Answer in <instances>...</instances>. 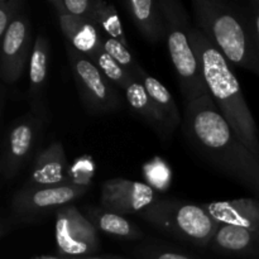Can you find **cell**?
Here are the masks:
<instances>
[{
    "instance_id": "obj_1",
    "label": "cell",
    "mask_w": 259,
    "mask_h": 259,
    "mask_svg": "<svg viewBox=\"0 0 259 259\" xmlns=\"http://www.w3.org/2000/svg\"><path fill=\"white\" fill-rule=\"evenodd\" d=\"M182 132L207 164L259 195V156L238 138L210 94L185 104Z\"/></svg>"
},
{
    "instance_id": "obj_2",
    "label": "cell",
    "mask_w": 259,
    "mask_h": 259,
    "mask_svg": "<svg viewBox=\"0 0 259 259\" xmlns=\"http://www.w3.org/2000/svg\"><path fill=\"white\" fill-rule=\"evenodd\" d=\"M209 94L238 138L259 156V133L253 114L229 61L197 27L190 32Z\"/></svg>"
},
{
    "instance_id": "obj_3",
    "label": "cell",
    "mask_w": 259,
    "mask_h": 259,
    "mask_svg": "<svg viewBox=\"0 0 259 259\" xmlns=\"http://www.w3.org/2000/svg\"><path fill=\"white\" fill-rule=\"evenodd\" d=\"M197 28L230 62L259 76V43L247 3L192 0Z\"/></svg>"
},
{
    "instance_id": "obj_4",
    "label": "cell",
    "mask_w": 259,
    "mask_h": 259,
    "mask_svg": "<svg viewBox=\"0 0 259 259\" xmlns=\"http://www.w3.org/2000/svg\"><path fill=\"white\" fill-rule=\"evenodd\" d=\"M166 19V42L185 104L209 94L201 66L190 42V17L179 0H158Z\"/></svg>"
},
{
    "instance_id": "obj_5",
    "label": "cell",
    "mask_w": 259,
    "mask_h": 259,
    "mask_svg": "<svg viewBox=\"0 0 259 259\" xmlns=\"http://www.w3.org/2000/svg\"><path fill=\"white\" fill-rule=\"evenodd\" d=\"M139 215L152 227L199 248H209L220 227L202 204L177 199H158Z\"/></svg>"
},
{
    "instance_id": "obj_6",
    "label": "cell",
    "mask_w": 259,
    "mask_h": 259,
    "mask_svg": "<svg viewBox=\"0 0 259 259\" xmlns=\"http://www.w3.org/2000/svg\"><path fill=\"white\" fill-rule=\"evenodd\" d=\"M65 43L71 72L86 111L93 115L115 113L123 105L115 85L104 76L88 56L78 52L68 42Z\"/></svg>"
},
{
    "instance_id": "obj_7",
    "label": "cell",
    "mask_w": 259,
    "mask_h": 259,
    "mask_svg": "<svg viewBox=\"0 0 259 259\" xmlns=\"http://www.w3.org/2000/svg\"><path fill=\"white\" fill-rule=\"evenodd\" d=\"M47 120V113L29 110L14 119L2 144L0 172L7 181L15 179L34 154Z\"/></svg>"
},
{
    "instance_id": "obj_8",
    "label": "cell",
    "mask_w": 259,
    "mask_h": 259,
    "mask_svg": "<svg viewBox=\"0 0 259 259\" xmlns=\"http://www.w3.org/2000/svg\"><path fill=\"white\" fill-rule=\"evenodd\" d=\"M89 191L77 185L37 190H18L10 200V220L15 224H33L51 212L72 204Z\"/></svg>"
},
{
    "instance_id": "obj_9",
    "label": "cell",
    "mask_w": 259,
    "mask_h": 259,
    "mask_svg": "<svg viewBox=\"0 0 259 259\" xmlns=\"http://www.w3.org/2000/svg\"><path fill=\"white\" fill-rule=\"evenodd\" d=\"M56 214V247L63 259L95 255L100 248L98 230L75 205L61 207Z\"/></svg>"
},
{
    "instance_id": "obj_10",
    "label": "cell",
    "mask_w": 259,
    "mask_h": 259,
    "mask_svg": "<svg viewBox=\"0 0 259 259\" xmlns=\"http://www.w3.org/2000/svg\"><path fill=\"white\" fill-rule=\"evenodd\" d=\"M34 46L32 22L23 13L2 37L0 77L5 85H13L23 76ZM30 60V58H29Z\"/></svg>"
},
{
    "instance_id": "obj_11",
    "label": "cell",
    "mask_w": 259,
    "mask_h": 259,
    "mask_svg": "<svg viewBox=\"0 0 259 259\" xmlns=\"http://www.w3.org/2000/svg\"><path fill=\"white\" fill-rule=\"evenodd\" d=\"M158 199L151 185L118 177L106 180L101 186L100 207L124 217L141 214Z\"/></svg>"
},
{
    "instance_id": "obj_12",
    "label": "cell",
    "mask_w": 259,
    "mask_h": 259,
    "mask_svg": "<svg viewBox=\"0 0 259 259\" xmlns=\"http://www.w3.org/2000/svg\"><path fill=\"white\" fill-rule=\"evenodd\" d=\"M68 163L61 142H55L38 152L30 164V172L19 190L50 189L73 185L68 176Z\"/></svg>"
},
{
    "instance_id": "obj_13",
    "label": "cell",
    "mask_w": 259,
    "mask_h": 259,
    "mask_svg": "<svg viewBox=\"0 0 259 259\" xmlns=\"http://www.w3.org/2000/svg\"><path fill=\"white\" fill-rule=\"evenodd\" d=\"M212 219L220 225L259 230V199L227 200L202 204Z\"/></svg>"
},
{
    "instance_id": "obj_14",
    "label": "cell",
    "mask_w": 259,
    "mask_h": 259,
    "mask_svg": "<svg viewBox=\"0 0 259 259\" xmlns=\"http://www.w3.org/2000/svg\"><path fill=\"white\" fill-rule=\"evenodd\" d=\"M51 43L45 33L38 32L29 60V86L27 96L30 110L46 113L45 89L48 77Z\"/></svg>"
},
{
    "instance_id": "obj_15",
    "label": "cell",
    "mask_w": 259,
    "mask_h": 259,
    "mask_svg": "<svg viewBox=\"0 0 259 259\" xmlns=\"http://www.w3.org/2000/svg\"><path fill=\"white\" fill-rule=\"evenodd\" d=\"M209 248L225 257L259 259V230L220 225Z\"/></svg>"
},
{
    "instance_id": "obj_16",
    "label": "cell",
    "mask_w": 259,
    "mask_h": 259,
    "mask_svg": "<svg viewBox=\"0 0 259 259\" xmlns=\"http://www.w3.org/2000/svg\"><path fill=\"white\" fill-rule=\"evenodd\" d=\"M129 18L149 43L166 39V19L158 0H126L123 3Z\"/></svg>"
},
{
    "instance_id": "obj_17",
    "label": "cell",
    "mask_w": 259,
    "mask_h": 259,
    "mask_svg": "<svg viewBox=\"0 0 259 259\" xmlns=\"http://www.w3.org/2000/svg\"><path fill=\"white\" fill-rule=\"evenodd\" d=\"M57 19L66 42L78 52L93 60L103 50V32L95 22L70 15H57Z\"/></svg>"
},
{
    "instance_id": "obj_18",
    "label": "cell",
    "mask_w": 259,
    "mask_h": 259,
    "mask_svg": "<svg viewBox=\"0 0 259 259\" xmlns=\"http://www.w3.org/2000/svg\"><path fill=\"white\" fill-rule=\"evenodd\" d=\"M125 99L128 101L129 106L133 110L134 114L143 119L146 123H148L157 133L161 136L162 139H167L171 133L164 123L163 118L157 110L153 100L151 99L149 94L147 93L146 88L141 81H134L124 91Z\"/></svg>"
},
{
    "instance_id": "obj_19",
    "label": "cell",
    "mask_w": 259,
    "mask_h": 259,
    "mask_svg": "<svg viewBox=\"0 0 259 259\" xmlns=\"http://www.w3.org/2000/svg\"><path fill=\"white\" fill-rule=\"evenodd\" d=\"M85 217L90 220L96 230L126 240H139L143 238V233L131 220L123 215L104 210L103 207H86Z\"/></svg>"
},
{
    "instance_id": "obj_20",
    "label": "cell",
    "mask_w": 259,
    "mask_h": 259,
    "mask_svg": "<svg viewBox=\"0 0 259 259\" xmlns=\"http://www.w3.org/2000/svg\"><path fill=\"white\" fill-rule=\"evenodd\" d=\"M141 82L144 85L147 93L149 94L151 99L153 100L157 110L159 111V114L163 118L169 133L172 134L180 125H182V119H184L181 116L179 108H177L176 103H175L174 96L171 95L168 89L161 81L147 75V73L142 77Z\"/></svg>"
},
{
    "instance_id": "obj_21",
    "label": "cell",
    "mask_w": 259,
    "mask_h": 259,
    "mask_svg": "<svg viewBox=\"0 0 259 259\" xmlns=\"http://www.w3.org/2000/svg\"><path fill=\"white\" fill-rule=\"evenodd\" d=\"M94 22L99 27V29L108 37L119 40L125 47L129 48L128 39L124 33L123 24H121L120 17H119L116 8L105 0H96L95 14H94Z\"/></svg>"
},
{
    "instance_id": "obj_22",
    "label": "cell",
    "mask_w": 259,
    "mask_h": 259,
    "mask_svg": "<svg viewBox=\"0 0 259 259\" xmlns=\"http://www.w3.org/2000/svg\"><path fill=\"white\" fill-rule=\"evenodd\" d=\"M101 43H103V50L106 53L111 56L121 67L125 71H128L131 75H133L134 77L138 81L142 80L144 75H146V71L143 70L139 62L137 61V58L134 57V55L132 53L131 48L125 47L123 43H120L119 40L113 39V38L108 37L103 33V38H101Z\"/></svg>"
},
{
    "instance_id": "obj_23",
    "label": "cell",
    "mask_w": 259,
    "mask_h": 259,
    "mask_svg": "<svg viewBox=\"0 0 259 259\" xmlns=\"http://www.w3.org/2000/svg\"><path fill=\"white\" fill-rule=\"evenodd\" d=\"M91 61L95 63L96 67L104 73V76H105L113 85L118 86V88L121 89L123 91H125V89L128 88L132 82L138 81L133 75H131L128 71L124 70V68L104 50H101Z\"/></svg>"
},
{
    "instance_id": "obj_24",
    "label": "cell",
    "mask_w": 259,
    "mask_h": 259,
    "mask_svg": "<svg viewBox=\"0 0 259 259\" xmlns=\"http://www.w3.org/2000/svg\"><path fill=\"white\" fill-rule=\"evenodd\" d=\"M48 3L57 15H70L94 22L96 0H50Z\"/></svg>"
},
{
    "instance_id": "obj_25",
    "label": "cell",
    "mask_w": 259,
    "mask_h": 259,
    "mask_svg": "<svg viewBox=\"0 0 259 259\" xmlns=\"http://www.w3.org/2000/svg\"><path fill=\"white\" fill-rule=\"evenodd\" d=\"M133 252L138 259H197L161 243H144L138 245Z\"/></svg>"
},
{
    "instance_id": "obj_26",
    "label": "cell",
    "mask_w": 259,
    "mask_h": 259,
    "mask_svg": "<svg viewBox=\"0 0 259 259\" xmlns=\"http://www.w3.org/2000/svg\"><path fill=\"white\" fill-rule=\"evenodd\" d=\"M68 176L73 185L89 187L94 176V163L90 157H81L68 169Z\"/></svg>"
},
{
    "instance_id": "obj_27",
    "label": "cell",
    "mask_w": 259,
    "mask_h": 259,
    "mask_svg": "<svg viewBox=\"0 0 259 259\" xmlns=\"http://www.w3.org/2000/svg\"><path fill=\"white\" fill-rule=\"evenodd\" d=\"M22 0H0V38L7 33L8 28L23 14Z\"/></svg>"
},
{
    "instance_id": "obj_28",
    "label": "cell",
    "mask_w": 259,
    "mask_h": 259,
    "mask_svg": "<svg viewBox=\"0 0 259 259\" xmlns=\"http://www.w3.org/2000/svg\"><path fill=\"white\" fill-rule=\"evenodd\" d=\"M146 176L152 185L164 187L169 184V169L163 161L154 159L146 167Z\"/></svg>"
},
{
    "instance_id": "obj_29",
    "label": "cell",
    "mask_w": 259,
    "mask_h": 259,
    "mask_svg": "<svg viewBox=\"0 0 259 259\" xmlns=\"http://www.w3.org/2000/svg\"><path fill=\"white\" fill-rule=\"evenodd\" d=\"M247 5L248 8H249L250 15H252L255 35H257V39L259 43V0H249V2L247 3Z\"/></svg>"
},
{
    "instance_id": "obj_30",
    "label": "cell",
    "mask_w": 259,
    "mask_h": 259,
    "mask_svg": "<svg viewBox=\"0 0 259 259\" xmlns=\"http://www.w3.org/2000/svg\"><path fill=\"white\" fill-rule=\"evenodd\" d=\"M70 259H128L125 257H118V255H91V257H85V258H70Z\"/></svg>"
},
{
    "instance_id": "obj_31",
    "label": "cell",
    "mask_w": 259,
    "mask_h": 259,
    "mask_svg": "<svg viewBox=\"0 0 259 259\" xmlns=\"http://www.w3.org/2000/svg\"><path fill=\"white\" fill-rule=\"evenodd\" d=\"M32 259H63L61 257H52V255H38V257H34Z\"/></svg>"
}]
</instances>
